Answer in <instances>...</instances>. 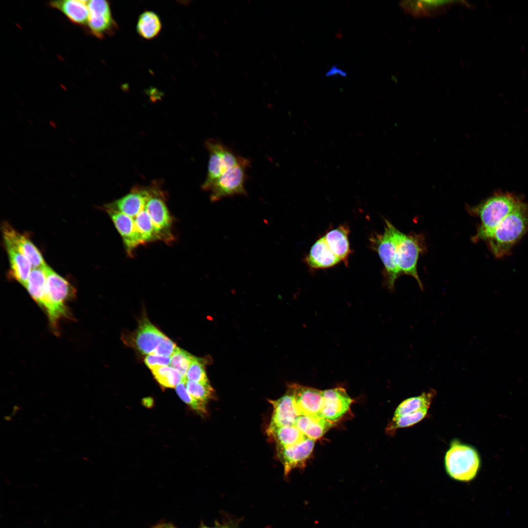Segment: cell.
<instances>
[{
	"instance_id": "obj_4",
	"label": "cell",
	"mask_w": 528,
	"mask_h": 528,
	"mask_svg": "<svg viewBox=\"0 0 528 528\" xmlns=\"http://www.w3.org/2000/svg\"><path fill=\"white\" fill-rule=\"evenodd\" d=\"M444 465L447 473L452 478L459 481H470L478 472L481 458L474 447L454 440L446 452Z\"/></svg>"
},
{
	"instance_id": "obj_24",
	"label": "cell",
	"mask_w": 528,
	"mask_h": 528,
	"mask_svg": "<svg viewBox=\"0 0 528 528\" xmlns=\"http://www.w3.org/2000/svg\"><path fill=\"white\" fill-rule=\"evenodd\" d=\"M348 227L341 225L329 231L325 239L333 252L341 261H347L351 252L348 239Z\"/></svg>"
},
{
	"instance_id": "obj_29",
	"label": "cell",
	"mask_w": 528,
	"mask_h": 528,
	"mask_svg": "<svg viewBox=\"0 0 528 528\" xmlns=\"http://www.w3.org/2000/svg\"><path fill=\"white\" fill-rule=\"evenodd\" d=\"M133 219L136 229L143 243L154 240L160 239L145 208Z\"/></svg>"
},
{
	"instance_id": "obj_27",
	"label": "cell",
	"mask_w": 528,
	"mask_h": 528,
	"mask_svg": "<svg viewBox=\"0 0 528 528\" xmlns=\"http://www.w3.org/2000/svg\"><path fill=\"white\" fill-rule=\"evenodd\" d=\"M436 394V392L431 389L419 396L405 399L398 405L393 418H397L423 409H428Z\"/></svg>"
},
{
	"instance_id": "obj_15",
	"label": "cell",
	"mask_w": 528,
	"mask_h": 528,
	"mask_svg": "<svg viewBox=\"0 0 528 528\" xmlns=\"http://www.w3.org/2000/svg\"><path fill=\"white\" fill-rule=\"evenodd\" d=\"M460 1L405 0L400 5L407 13L415 17H431L445 12Z\"/></svg>"
},
{
	"instance_id": "obj_33",
	"label": "cell",
	"mask_w": 528,
	"mask_h": 528,
	"mask_svg": "<svg viewBox=\"0 0 528 528\" xmlns=\"http://www.w3.org/2000/svg\"><path fill=\"white\" fill-rule=\"evenodd\" d=\"M194 356L184 350L176 347L170 357V366L178 371L185 378L187 371L192 361Z\"/></svg>"
},
{
	"instance_id": "obj_20",
	"label": "cell",
	"mask_w": 528,
	"mask_h": 528,
	"mask_svg": "<svg viewBox=\"0 0 528 528\" xmlns=\"http://www.w3.org/2000/svg\"><path fill=\"white\" fill-rule=\"evenodd\" d=\"M48 5L61 12L73 23L87 25L89 15L88 0H53L49 1Z\"/></svg>"
},
{
	"instance_id": "obj_39",
	"label": "cell",
	"mask_w": 528,
	"mask_h": 528,
	"mask_svg": "<svg viewBox=\"0 0 528 528\" xmlns=\"http://www.w3.org/2000/svg\"><path fill=\"white\" fill-rule=\"evenodd\" d=\"M336 73L339 75H342L343 76L346 75V73L345 71L341 70V69L338 68L337 67H335V66H333L331 68L327 73L326 74L328 76H330L334 75Z\"/></svg>"
},
{
	"instance_id": "obj_37",
	"label": "cell",
	"mask_w": 528,
	"mask_h": 528,
	"mask_svg": "<svg viewBox=\"0 0 528 528\" xmlns=\"http://www.w3.org/2000/svg\"><path fill=\"white\" fill-rule=\"evenodd\" d=\"M146 365L151 370L159 366H168L170 357L156 355L148 354L144 359Z\"/></svg>"
},
{
	"instance_id": "obj_3",
	"label": "cell",
	"mask_w": 528,
	"mask_h": 528,
	"mask_svg": "<svg viewBox=\"0 0 528 528\" xmlns=\"http://www.w3.org/2000/svg\"><path fill=\"white\" fill-rule=\"evenodd\" d=\"M46 275L45 298L43 309L45 311L50 325L58 333V322L63 318H71L66 302L74 295L70 284L49 266L44 267Z\"/></svg>"
},
{
	"instance_id": "obj_2",
	"label": "cell",
	"mask_w": 528,
	"mask_h": 528,
	"mask_svg": "<svg viewBox=\"0 0 528 528\" xmlns=\"http://www.w3.org/2000/svg\"><path fill=\"white\" fill-rule=\"evenodd\" d=\"M523 200L509 192H497L479 204L469 208V211L478 216L481 221L474 241L484 240L499 224Z\"/></svg>"
},
{
	"instance_id": "obj_28",
	"label": "cell",
	"mask_w": 528,
	"mask_h": 528,
	"mask_svg": "<svg viewBox=\"0 0 528 528\" xmlns=\"http://www.w3.org/2000/svg\"><path fill=\"white\" fill-rule=\"evenodd\" d=\"M162 24L159 16L154 12L145 11L138 17L136 30L143 38L150 40L160 33Z\"/></svg>"
},
{
	"instance_id": "obj_9",
	"label": "cell",
	"mask_w": 528,
	"mask_h": 528,
	"mask_svg": "<svg viewBox=\"0 0 528 528\" xmlns=\"http://www.w3.org/2000/svg\"><path fill=\"white\" fill-rule=\"evenodd\" d=\"M89 11L87 27L89 32L99 39L113 35L118 28L110 3L105 0H88Z\"/></svg>"
},
{
	"instance_id": "obj_10",
	"label": "cell",
	"mask_w": 528,
	"mask_h": 528,
	"mask_svg": "<svg viewBox=\"0 0 528 528\" xmlns=\"http://www.w3.org/2000/svg\"><path fill=\"white\" fill-rule=\"evenodd\" d=\"M321 417L333 423L342 418L350 409L354 400L346 389L339 387L322 391Z\"/></svg>"
},
{
	"instance_id": "obj_19",
	"label": "cell",
	"mask_w": 528,
	"mask_h": 528,
	"mask_svg": "<svg viewBox=\"0 0 528 528\" xmlns=\"http://www.w3.org/2000/svg\"><path fill=\"white\" fill-rule=\"evenodd\" d=\"M166 336L147 319L141 320L137 330L135 342L143 354H151Z\"/></svg>"
},
{
	"instance_id": "obj_34",
	"label": "cell",
	"mask_w": 528,
	"mask_h": 528,
	"mask_svg": "<svg viewBox=\"0 0 528 528\" xmlns=\"http://www.w3.org/2000/svg\"><path fill=\"white\" fill-rule=\"evenodd\" d=\"M186 379L183 378L176 387L177 394L181 400L198 413L201 415L206 414V403L196 399L188 392L186 388Z\"/></svg>"
},
{
	"instance_id": "obj_36",
	"label": "cell",
	"mask_w": 528,
	"mask_h": 528,
	"mask_svg": "<svg viewBox=\"0 0 528 528\" xmlns=\"http://www.w3.org/2000/svg\"><path fill=\"white\" fill-rule=\"evenodd\" d=\"M176 347V344L166 336L151 354L170 357Z\"/></svg>"
},
{
	"instance_id": "obj_30",
	"label": "cell",
	"mask_w": 528,
	"mask_h": 528,
	"mask_svg": "<svg viewBox=\"0 0 528 528\" xmlns=\"http://www.w3.org/2000/svg\"><path fill=\"white\" fill-rule=\"evenodd\" d=\"M157 381L163 387H176L183 378L180 373L171 366H159L151 370Z\"/></svg>"
},
{
	"instance_id": "obj_1",
	"label": "cell",
	"mask_w": 528,
	"mask_h": 528,
	"mask_svg": "<svg viewBox=\"0 0 528 528\" xmlns=\"http://www.w3.org/2000/svg\"><path fill=\"white\" fill-rule=\"evenodd\" d=\"M528 233V203L522 202L489 235L485 241L497 258L509 255L513 247Z\"/></svg>"
},
{
	"instance_id": "obj_16",
	"label": "cell",
	"mask_w": 528,
	"mask_h": 528,
	"mask_svg": "<svg viewBox=\"0 0 528 528\" xmlns=\"http://www.w3.org/2000/svg\"><path fill=\"white\" fill-rule=\"evenodd\" d=\"M145 209L149 214L160 239H167L171 236L169 229L172 218L164 201L152 195L147 201Z\"/></svg>"
},
{
	"instance_id": "obj_12",
	"label": "cell",
	"mask_w": 528,
	"mask_h": 528,
	"mask_svg": "<svg viewBox=\"0 0 528 528\" xmlns=\"http://www.w3.org/2000/svg\"><path fill=\"white\" fill-rule=\"evenodd\" d=\"M288 388L292 393L300 416L321 417L323 391L296 383L289 384Z\"/></svg>"
},
{
	"instance_id": "obj_5",
	"label": "cell",
	"mask_w": 528,
	"mask_h": 528,
	"mask_svg": "<svg viewBox=\"0 0 528 528\" xmlns=\"http://www.w3.org/2000/svg\"><path fill=\"white\" fill-rule=\"evenodd\" d=\"M209 153L207 173L201 188L208 191L214 182L226 171L241 163L244 159L236 154L220 141L209 139L205 143Z\"/></svg>"
},
{
	"instance_id": "obj_14",
	"label": "cell",
	"mask_w": 528,
	"mask_h": 528,
	"mask_svg": "<svg viewBox=\"0 0 528 528\" xmlns=\"http://www.w3.org/2000/svg\"><path fill=\"white\" fill-rule=\"evenodd\" d=\"M269 401L273 410L268 428L295 425L300 415L292 393L289 388L286 394L279 399Z\"/></svg>"
},
{
	"instance_id": "obj_25",
	"label": "cell",
	"mask_w": 528,
	"mask_h": 528,
	"mask_svg": "<svg viewBox=\"0 0 528 528\" xmlns=\"http://www.w3.org/2000/svg\"><path fill=\"white\" fill-rule=\"evenodd\" d=\"M267 433L274 440L277 449L294 445L307 438L294 425L267 428Z\"/></svg>"
},
{
	"instance_id": "obj_22",
	"label": "cell",
	"mask_w": 528,
	"mask_h": 528,
	"mask_svg": "<svg viewBox=\"0 0 528 528\" xmlns=\"http://www.w3.org/2000/svg\"><path fill=\"white\" fill-rule=\"evenodd\" d=\"M13 278L24 286L33 268L28 259L9 242L4 241Z\"/></svg>"
},
{
	"instance_id": "obj_6",
	"label": "cell",
	"mask_w": 528,
	"mask_h": 528,
	"mask_svg": "<svg viewBox=\"0 0 528 528\" xmlns=\"http://www.w3.org/2000/svg\"><path fill=\"white\" fill-rule=\"evenodd\" d=\"M394 234L396 243V261L399 272L413 277L422 289V284L417 266L419 255L423 250L422 238L417 235H405L396 228Z\"/></svg>"
},
{
	"instance_id": "obj_18",
	"label": "cell",
	"mask_w": 528,
	"mask_h": 528,
	"mask_svg": "<svg viewBox=\"0 0 528 528\" xmlns=\"http://www.w3.org/2000/svg\"><path fill=\"white\" fill-rule=\"evenodd\" d=\"M107 211L129 251L143 243L132 218L111 209L108 208Z\"/></svg>"
},
{
	"instance_id": "obj_38",
	"label": "cell",
	"mask_w": 528,
	"mask_h": 528,
	"mask_svg": "<svg viewBox=\"0 0 528 528\" xmlns=\"http://www.w3.org/2000/svg\"><path fill=\"white\" fill-rule=\"evenodd\" d=\"M152 528H177L173 523L166 522H160L154 525Z\"/></svg>"
},
{
	"instance_id": "obj_31",
	"label": "cell",
	"mask_w": 528,
	"mask_h": 528,
	"mask_svg": "<svg viewBox=\"0 0 528 528\" xmlns=\"http://www.w3.org/2000/svg\"><path fill=\"white\" fill-rule=\"evenodd\" d=\"M428 408L423 409L417 412L406 414L397 418H393L386 429L387 433L391 434L397 429L412 426L422 420L426 416Z\"/></svg>"
},
{
	"instance_id": "obj_11",
	"label": "cell",
	"mask_w": 528,
	"mask_h": 528,
	"mask_svg": "<svg viewBox=\"0 0 528 528\" xmlns=\"http://www.w3.org/2000/svg\"><path fill=\"white\" fill-rule=\"evenodd\" d=\"M315 442V440L307 438L294 445L277 449L278 457L284 466L285 477H287L293 469L305 466L313 451Z\"/></svg>"
},
{
	"instance_id": "obj_35",
	"label": "cell",
	"mask_w": 528,
	"mask_h": 528,
	"mask_svg": "<svg viewBox=\"0 0 528 528\" xmlns=\"http://www.w3.org/2000/svg\"><path fill=\"white\" fill-rule=\"evenodd\" d=\"M185 377L187 380L209 383L203 360L194 356Z\"/></svg>"
},
{
	"instance_id": "obj_41",
	"label": "cell",
	"mask_w": 528,
	"mask_h": 528,
	"mask_svg": "<svg viewBox=\"0 0 528 528\" xmlns=\"http://www.w3.org/2000/svg\"><path fill=\"white\" fill-rule=\"evenodd\" d=\"M226 528H237L234 527V526L227 525Z\"/></svg>"
},
{
	"instance_id": "obj_21",
	"label": "cell",
	"mask_w": 528,
	"mask_h": 528,
	"mask_svg": "<svg viewBox=\"0 0 528 528\" xmlns=\"http://www.w3.org/2000/svg\"><path fill=\"white\" fill-rule=\"evenodd\" d=\"M305 261L310 267L316 269L332 267L341 261L331 250L324 236L313 244Z\"/></svg>"
},
{
	"instance_id": "obj_40",
	"label": "cell",
	"mask_w": 528,
	"mask_h": 528,
	"mask_svg": "<svg viewBox=\"0 0 528 528\" xmlns=\"http://www.w3.org/2000/svg\"><path fill=\"white\" fill-rule=\"evenodd\" d=\"M227 525H220L214 527H209L202 525L199 528H226Z\"/></svg>"
},
{
	"instance_id": "obj_8",
	"label": "cell",
	"mask_w": 528,
	"mask_h": 528,
	"mask_svg": "<svg viewBox=\"0 0 528 528\" xmlns=\"http://www.w3.org/2000/svg\"><path fill=\"white\" fill-rule=\"evenodd\" d=\"M385 224L384 233L375 235L371 238V241L384 265L388 286L392 289L400 272L396 261V243L394 234L396 227L387 220H385Z\"/></svg>"
},
{
	"instance_id": "obj_32",
	"label": "cell",
	"mask_w": 528,
	"mask_h": 528,
	"mask_svg": "<svg viewBox=\"0 0 528 528\" xmlns=\"http://www.w3.org/2000/svg\"><path fill=\"white\" fill-rule=\"evenodd\" d=\"M186 385L188 392L194 398L206 403L214 396V390L209 382L201 383L186 380Z\"/></svg>"
},
{
	"instance_id": "obj_23",
	"label": "cell",
	"mask_w": 528,
	"mask_h": 528,
	"mask_svg": "<svg viewBox=\"0 0 528 528\" xmlns=\"http://www.w3.org/2000/svg\"><path fill=\"white\" fill-rule=\"evenodd\" d=\"M294 425L307 438L316 440L332 427L333 423L321 417L301 415Z\"/></svg>"
},
{
	"instance_id": "obj_7",
	"label": "cell",
	"mask_w": 528,
	"mask_h": 528,
	"mask_svg": "<svg viewBox=\"0 0 528 528\" xmlns=\"http://www.w3.org/2000/svg\"><path fill=\"white\" fill-rule=\"evenodd\" d=\"M250 166V160L245 158L241 163L229 169L217 178L208 191L210 192L211 200L216 201L222 198L237 195L246 196V172Z\"/></svg>"
},
{
	"instance_id": "obj_26",
	"label": "cell",
	"mask_w": 528,
	"mask_h": 528,
	"mask_svg": "<svg viewBox=\"0 0 528 528\" xmlns=\"http://www.w3.org/2000/svg\"><path fill=\"white\" fill-rule=\"evenodd\" d=\"M46 265L33 268L24 286L32 298L42 308L46 293V275L44 270Z\"/></svg>"
},
{
	"instance_id": "obj_13",
	"label": "cell",
	"mask_w": 528,
	"mask_h": 528,
	"mask_svg": "<svg viewBox=\"0 0 528 528\" xmlns=\"http://www.w3.org/2000/svg\"><path fill=\"white\" fill-rule=\"evenodd\" d=\"M2 232L4 241L9 242L25 256L33 268L46 265L41 253L27 235L17 231L7 223H3Z\"/></svg>"
},
{
	"instance_id": "obj_17",
	"label": "cell",
	"mask_w": 528,
	"mask_h": 528,
	"mask_svg": "<svg viewBox=\"0 0 528 528\" xmlns=\"http://www.w3.org/2000/svg\"><path fill=\"white\" fill-rule=\"evenodd\" d=\"M152 195L147 190L135 188L116 200L109 208L133 218L145 208L147 201Z\"/></svg>"
}]
</instances>
